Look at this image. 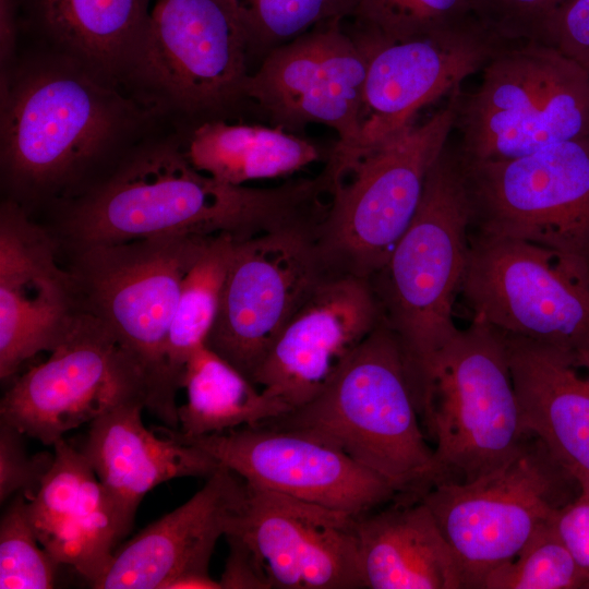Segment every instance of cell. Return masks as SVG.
<instances>
[{
	"label": "cell",
	"instance_id": "obj_25",
	"mask_svg": "<svg viewBox=\"0 0 589 589\" xmlns=\"http://www.w3.org/2000/svg\"><path fill=\"white\" fill-rule=\"evenodd\" d=\"M356 520L363 589H464L456 557L421 498L396 495Z\"/></svg>",
	"mask_w": 589,
	"mask_h": 589
},
{
	"label": "cell",
	"instance_id": "obj_5",
	"mask_svg": "<svg viewBox=\"0 0 589 589\" xmlns=\"http://www.w3.org/2000/svg\"><path fill=\"white\" fill-rule=\"evenodd\" d=\"M240 0H154L123 87L176 128L255 117Z\"/></svg>",
	"mask_w": 589,
	"mask_h": 589
},
{
	"label": "cell",
	"instance_id": "obj_34",
	"mask_svg": "<svg viewBox=\"0 0 589 589\" xmlns=\"http://www.w3.org/2000/svg\"><path fill=\"white\" fill-rule=\"evenodd\" d=\"M565 0H470L477 19L505 41H534Z\"/></svg>",
	"mask_w": 589,
	"mask_h": 589
},
{
	"label": "cell",
	"instance_id": "obj_37",
	"mask_svg": "<svg viewBox=\"0 0 589 589\" xmlns=\"http://www.w3.org/2000/svg\"><path fill=\"white\" fill-rule=\"evenodd\" d=\"M551 521L578 566L589 578V493L580 491L574 500L556 510Z\"/></svg>",
	"mask_w": 589,
	"mask_h": 589
},
{
	"label": "cell",
	"instance_id": "obj_31",
	"mask_svg": "<svg viewBox=\"0 0 589 589\" xmlns=\"http://www.w3.org/2000/svg\"><path fill=\"white\" fill-rule=\"evenodd\" d=\"M552 519V518H551ZM589 578L555 531L541 525L510 561L489 572L479 589H579Z\"/></svg>",
	"mask_w": 589,
	"mask_h": 589
},
{
	"label": "cell",
	"instance_id": "obj_15",
	"mask_svg": "<svg viewBox=\"0 0 589 589\" xmlns=\"http://www.w3.org/2000/svg\"><path fill=\"white\" fill-rule=\"evenodd\" d=\"M369 55L344 21L322 23L269 51L252 71L247 96L256 118L300 134L321 123L338 135L326 164L337 168L360 137Z\"/></svg>",
	"mask_w": 589,
	"mask_h": 589
},
{
	"label": "cell",
	"instance_id": "obj_14",
	"mask_svg": "<svg viewBox=\"0 0 589 589\" xmlns=\"http://www.w3.org/2000/svg\"><path fill=\"white\" fill-rule=\"evenodd\" d=\"M148 399L136 361L99 320L82 312L50 357L14 380L1 399L0 421L53 446L67 432L118 407L147 409Z\"/></svg>",
	"mask_w": 589,
	"mask_h": 589
},
{
	"label": "cell",
	"instance_id": "obj_32",
	"mask_svg": "<svg viewBox=\"0 0 589 589\" xmlns=\"http://www.w3.org/2000/svg\"><path fill=\"white\" fill-rule=\"evenodd\" d=\"M474 16L470 0H359L350 21L387 41L431 35Z\"/></svg>",
	"mask_w": 589,
	"mask_h": 589
},
{
	"label": "cell",
	"instance_id": "obj_12",
	"mask_svg": "<svg viewBox=\"0 0 589 589\" xmlns=\"http://www.w3.org/2000/svg\"><path fill=\"white\" fill-rule=\"evenodd\" d=\"M462 163L477 232L534 243L589 267V139Z\"/></svg>",
	"mask_w": 589,
	"mask_h": 589
},
{
	"label": "cell",
	"instance_id": "obj_22",
	"mask_svg": "<svg viewBox=\"0 0 589 589\" xmlns=\"http://www.w3.org/2000/svg\"><path fill=\"white\" fill-rule=\"evenodd\" d=\"M53 454L37 494L27 501L28 515L40 544L56 563L72 567L93 586L133 522L80 448L63 437L53 444Z\"/></svg>",
	"mask_w": 589,
	"mask_h": 589
},
{
	"label": "cell",
	"instance_id": "obj_20",
	"mask_svg": "<svg viewBox=\"0 0 589 589\" xmlns=\"http://www.w3.org/2000/svg\"><path fill=\"white\" fill-rule=\"evenodd\" d=\"M356 517L247 484L229 534L252 549L271 589H363Z\"/></svg>",
	"mask_w": 589,
	"mask_h": 589
},
{
	"label": "cell",
	"instance_id": "obj_29",
	"mask_svg": "<svg viewBox=\"0 0 589 589\" xmlns=\"http://www.w3.org/2000/svg\"><path fill=\"white\" fill-rule=\"evenodd\" d=\"M238 240L229 233L208 237L183 279L166 347L168 370L177 390L181 389L189 358L206 344L214 326Z\"/></svg>",
	"mask_w": 589,
	"mask_h": 589
},
{
	"label": "cell",
	"instance_id": "obj_8",
	"mask_svg": "<svg viewBox=\"0 0 589 589\" xmlns=\"http://www.w3.org/2000/svg\"><path fill=\"white\" fill-rule=\"evenodd\" d=\"M422 424L436 444L431 485L473 480L520 448L531 434L503 333L474 316L459 329L434 365Z\"/></svg>",
	"mask_w": 589,
	"mask_h": 589
},
{
	"label": "cell",
	"instance_id": "obj_19",
	"mask_svg": "<svg viewBox=\"0 0 589 589\" xmlns=\"http://www.w3.org/2000/svg\"><path fill=\"white\" fill-rule=\"evenodd\" d=\"M369 279L334 274L287 323L252 382L293 410L322 393L381 322Z\"/></svg>",
	"mask_w": 589,
	"mask_h": 589
},
{
	"label": "cell",
	"instance_id": "obj_6",
	"mask_svg": "<svg viewBox=\"0 0 589 589\" xmlns=\"http://www.w3.org/2000/svg\"><path fill=\"white\" fill-rule=\"evenodd\" d=\"M211 236H169L69 251L83 312L99 320L140 365L147 410L178 429V390L166 357L183 279Z\"/></svg>",
	"mask_w": 589,
	"mask_h": 589
},
{
	"label": "cell",
	"instance_id": "obj_16",
	"mask_svg": "<svg viewBox=\"0 0 589 589\" xmlns=\"http://www.w3.org/2000/svg\"><path fill=\"white\" fill-rule=\"evenodd\" d=\"M348 31L365 46L369 62L360 137L335 169L339 179L368 152L412 125L422 107L450 94L509 44L476 15L444 31L402 41H387L351 23Z\"/></svg>",
	"mask_w": 589,
	"mask_h": 589
},
{
	"label": "cell",
	"instance_id": "obj_1",
	"mask_svg": "<svg viewBox=\"0 0 589 589\" xmlns=\"http://www.w3.org/2000/svg\"><path fill=\"white\" fill-rule=\"evenodd\" d=\"M161 118L122 86L49 48L0 80V165L7 197L29 212L72 199L149 137Z\"/></svg>",
	"mask_w": 589,
	"mask_h": 589
},
{
	"label": "cell",
	"instance_id": "obj_26",
	"mask_svg": "<svg viewBox=\"0 0 589 589\" xmlns=\"http://www.w3.org/2000/svg\"><path fill=\"white\" fill-rule=\"evenodd\" d=\"M154 0H23L48 47L123 87ZM124 88V87H123Z\"/></svg>",
	"mask_w": 589,
	"mask_h": 589
},
{
	"label": "cell",
	"instance_id": "obj_30",
	"mask_svg": "<svg viewBox=\"0 0 589 589\" xmlns=\"http://www.w3.org/2000/svg\"><path fill=\"white\" fill-rule=\"evenodd\" d=\"M358 1L240 0L251 65L318 24L350 19Z\"/></svg>",
	"mask_w": 589,
	"mask_h": 589
},
{
	"label": "cell",
	"instance_id": "obj_2",
	"mask_svg": "<svg viewBox=\"0 0 589 589\" xmlns=\"http://www.w3.org/2000/svg\"><path fill=\"white\" fill-rule=\"evenodd\" d=\"M327 192L322 173L274 188L218 181L189 161L173 132L147 137L85 191L56 204L51 231L68 251L169 236L241 240L318 219Z\"/></svg>",
	"mask_w": 589,
	"mask_h": 589
},
{
	"label": "cell",
	"instance_id": "obj_38",
	"mask_svg": "<svg viewBox=\"0 0 589 589\" xmlns=\"http://www.w3.org/2000/svg\"><path fill=\"white\" fill-rule=\"evenodd\" d=\"M229 554L218 580L221 589H271L266 573L252 549L238 536L228 534Z\"/></svg>",
	"mask_w": 589,
	"mask_h": 589
},
{
	"label": "cell",
	"instance_id": "obj_3",
	"mask_svg": "<svg viewBox=\"0 0 589 589\" xmlns=\"http://www.w3.org/2000/svg\"><path fill=\"white\" fill-rule=\"evenodd\" d=\"M471 221L464 163L447 143L428 173L413 218L369 278L381 318L400 346L420 416L436 360L459 332L453 309L466 273Z\"/></svg>",
	"mask_w": 589,
	"mask_h": 589
},
{
	"label": "cell",
	"instance_id": "obj_23",
	"mask_svg": "<svg viewBox=\"0 0 589 589\" xmlns=\"http://www.w3.org/2000/svg\"><path fill=\"white\" fill-rule=\"evenodd\" d=\"M503 335L526 431L589 493V374L556 348Z\"/></svg>",
	"mask_w": 589,
	"mask_h": 589
},
{
	"label": "cell",
	"instance_id": "obj_10",
	"mask_svg": "<svg viewBox=\"0 0 589 589\" xmlns=\"http://www.w3.org/2000/svg\"><path fill=\"white\" fill-rule=\"evenodd\" d=\"M574 478L530 435L506 461L464 482H438L418 497L430 508L459 565L464 589H479L534 531L579 493Z\"/></svg>",
	"mask_w": 589,
	"mask_h": 589
},
{
	"label": "cell",
	"instance_id": "obj_36",
	"mask_svg": "<svg viewBox=\"0 0 589 589\" xmlns=\"http://www.w3.org/2000/svg\"><path fill=\"white\" fill-rule=\"evenodd\" d=\"M534 41L555 48L589 73V0H565Z\"/></svg>",
	"mask_w": 589,
	"mask_h": 589
},
{
	"label": "cell",
	"instance_id": "obj_24",
	"mask_svg": "<svg viewBox=\"0 0 589 589\" xmlns=\"http://www.w3.org/2000/svg\"><path fill=\"white\" fill-rule=\"evenodd\" d=\"M143 404L118 407L89 423L82 448L98 479L133 522L143 497L166 481L209 477L219 464L200 447L142 422Z\"/></svg>",
	"mask_w": 589,
	"mask_h": 589
},
{
	"label": "cell",
	"instance_id": "obj_39",
	"mask_svg": "<svg viewBox=\"0 0 589 589\" xmlns=\"http://www.w3.org/2000/svg\"><path fill=\"white\" fill-rule=\"evenodd\" d=\"M23 0H0V80L17 61L19 15Z\"/></svg>",
	"mask_w": 589,
	"mask_h": 589
},
{
	"label": "cell",
	"instance_id": "obj_28",
	"mask_svg": "<svg viewBox=\"0 0 589 589\" xmlns=\"http://www.w3.org/2000/svg\"><path fill=\"white\" fill-rule=\"evenodd\" d=\"M181 388L187 399L178 407L177 431L185 437L255 426L290 411L206 345L189 358Z\"/></svg>",
	"mask_w": 589,
	"mask_h": 589
},
{
	"label": "cell",
	"instance_id": "obj_33",
	"mask_svg": "<svg viewBox=\"0 0 589 589\" xmlns=\"http://www.w3.org/2000/svg\"><path fill=\"white\" fill-rule=\"evenodd\" d=\"M58 566L37 538L27 500L16 494L0 521V588L50 589Z\"/></svg>",
	"mask_w": 589,
	"mask_h": 589
},
{
	"label": "cell",
	"instance_id": "obj_7",
	"mask_svg": "<svg viewBox=\"0 0 589 589\" xmlns=\"http://www.w3.org/2000/svg\"><path fill=\"white\" fill-rule=\"evenodd\" d=\"M454 129L465 161L503 160L589 139V73L538 41L501 48L473 93L457 97Z\"/></svg>",
	"mask_w": 589,
	"mask_h": 589
},
{
	"label": "cell",
	"instance_id": "obj_9",
	"mask_svg": "<svg viewBox=\"0 0 589 589\" xmlns=\"http://www.w3.org/2000/svg\"><path fill=\"white\" fill-rule=\"evenodd\" d=\"M459 91L426 122L410 125L363 155L332 189L316 232L334 272L369 279L384 265L448 143Z\"/></svg>",
	"mask_w": 589,
	"mask_h": 589
},
{
	"label": "cell",
	"instance_id": "obj_13",
	"mask_svg": "<svg viewBox=\"0 0 589 589\" xmlns=\"http://www.w3.org/2000/svg\"><path fill=\"white\" fill-rule=\"evenodd\" d=\"M320 221L265 231L236 243L205 345L251 382L298 309L320 284L338 274L320 247Z\"/></svg>",
	"mask_w": 589,
	"mask_h": 589
},
{
	"label": "cell",
	"instance_id": "obj_18",
	"mask_svg": "<svg viewBox=\"0 0 589 589\" xmlns=\"http://www.w3.org/2000/svg\"><path fill=\"white\" fill-rule=\"evenodd\" d=\"M60 243L51 229L5 197L0 206V377L51 352L83 312L74 279L57 263Z\"/></svg>",
	"mask_w": 589,
	"mask_h": 589
},
{
	"label": "cell",
	"instance_id": "obj_4",
	"mask_svg": "<svg viewBox=\"0 0 589 589\" xmlns=\"http://www.w3.org/2000/svg\"><path fill=\"white\" fill-rule=\"evenodd\" d=\"M266 424L335 446L397 495L419 496L433 482L434 448L400 346L382 320L322 393Z\"/></svg>",
	"mask_w": 589,
	"mask_h": 589
},
{
	"label": "cell",
	"instance_id": "obj_21",
	"mask_svg": "<svg viewBox=\"0 0 589 589\" xmlns=\"http://www.w3.org/2000/svg\"><path fill=\"white\" fill-rule=\"evenodd\" d=\"M247 498L245 482L219 467L189 501L118 546L96 589H221L208 565Z\"/></svg>",
	"mask_w": 589,
	"mask_h": 589
},
{
	"label": "cell",
	"instance_id": "obj_17",
	"mask_svg": "<svg viewBox=\"0 0 589 589\" xmlns=\"http://www.w3.org/2000/svg\"><path fill=\"white\" fill-rule=\"evenodd\" d=\"M176 438L209 454L248 485L363 515L397 493L380 476L340 449L300 431L260 424L199 437Z\"/></svg>",
	"mask_w": 589,
	"mask_h": 589
},
{
	"label": "cell",
	"instance_id": "obj_35",
	"mask_svg": "<svg viewBox=\"0 0 589 589\" xmlns=\"http://www.w3.org/2000/svg\"><path fill=\"white\" fill-rule=\"evenodd\" d=\"M25 435L0 421V501L23 494L31 501L49 471L55 454L37 453L29 456L25 449Z\"/></svg>",
	"mask_w": 589,
	"mask_h": 589
},
{
	"label": "cell",
	"instance_id": "obj_11",
	"mask_svg": "<svg viewBox=\"0 0 589 589\" xmlns=\"http://www.w3.org/2000/svg\"><path fill=\"white\" fill-rule=\"evenodd\" d=\"M461 292L503 334L556 348L589 374V267L557 251L474 232Z\"/></svg>",
	"mask_w": 589,
	"mask_h": 589
},
{
	"label": "cell",
	"instance_id": "obj_27",
	"mask_svg": "<svg viewBox=\"0 0 589 589\" xmlns=\"http://www.w3.org/2000/svg\"><path fill=\"white\" fill-rule=\"evenodd\" d=\"M175 132L197 170L233 185L287 177L323 157L315 143L269 124L213 119Z\"/></svg>",
	"mask_w": 589,
	"mask_h": 589
}]
</instances>
